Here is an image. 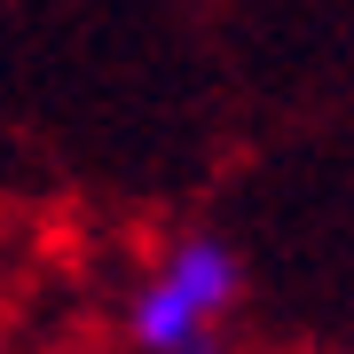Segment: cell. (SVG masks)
Here are the masks:
<instances>
[{"mask_svg": "<svg viewBox=\"0 0 354 354\" xmlns=\"http://www.w3.org/2000/svg\"><path fill=\"white\" fill-rule=\"evenodd\" d=\"M244 307V260L221 236H174L150 283L127 299V339L142 354H205Z\"/></svg>", "mask_w": 354, "mask_h": 354, "instance_id": "cell-1", "label": "cell"}]
</instances>
